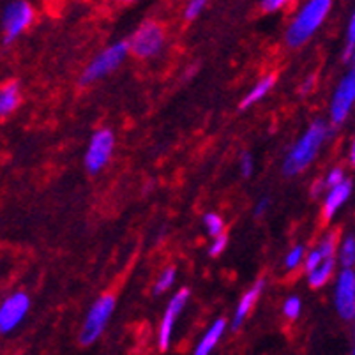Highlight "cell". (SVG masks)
<instances>
[{
    "instance_id": "obj_1",
    "label": "cell",
    "mask_w": 355,
    "mask_h": 355,
    "mask_svg": "<svg viewBox=\"0 0 355 355\" xmlns=\"http://www.w3.org/2000/svg\"><path fill=\"white\" fill-rule=\"evenodd\" d=\"M329 133H331V129H329L327 122L320 121V119L311 122L304 135L293 144V147L286 154L285 163H283V173L288 177H295L304 172L306 168H309V164L320 153Z\"/></svg>"
},
{
    "instance_id": "obj_2",
    "label": "cell",
    "mask_w": 355,
    "mask_h": 355,
    "mask_svg": "<svg viewBox=\"0 0 355 355\" xmlns=\"http://www.w3.org/2000/svg\"><path fill=\"white\" fill-rule=\"evenodd\" d=\"M332 8V0H308L299 12L293 16L286 28V43L290 48H301L311 40L322 27Z\"/></svg>"
},
{
    "instance_id": "obj_3",
    "label": "cell",
    "mask_w": 355,
    "mask_h": 355,
    "mask_svg": "<svg viewBox=\"0 0 355 355\" xmlns=\"http://www.w3.org/2000/svg\"><path fill=\"white\" fill-rule=\"evenodd\" d=\"M115 309V299L114 295H103L99 297L98 301L92 304L90 311L87 313V318L83 322L82 332H80V343L83 347H90L96 343L101 332L105 331L106 324L112 318Z\"/></svg>"
},
{
    "instance_id": "obj_4",
    "label": "cell",
    "mask_w": 355,
    "mask_h": 355,
    "mask_svg": "<svg viewBox=\"0 0 355 355\" xmlns=\"http://www.w3.org/2000/svg\"><path fill=\"white\" fill-rule=\"evenodd\" d=\"M129 43H115L112 46H108L106 50H103L101 53L96 57L92 62L87 66V69L83 71L80 83L82 85H89V83H94L98 80H101L103 76H106L108 73L117 69L124 59L129 53Z\"/></svg>"
},
{
    "instance_id": "obj_5",
    "label": "cell",
    "mask_w": 355,
    "mask_h": 355,
    "mask_svg": "<svg viewBox=\"0 0 355 355\" xmlns=\"http://www.w3.org/2000/svg\"><path fill=\"white\" fill-rule=\"evenodd\" d=\"M129 43V50L135 57L140 59H150L154 55L161 51L164 44V31L159 24L156 21H145L140 27L135 31L131 35Z\"/></svg>"
},
{
    "instance_id": "obj_6",
    "label": "cell",
    "mask_w": 355,
    "mask_h": 355,
    "mask_svg": "<svg viewBox=\"0 0 355 355\" xmlns=\"http://www.w3.org/2000/svg\"><path fill=\"white\" fill-rule=\"evenodd\" d=\"M355 106V64L347 71L343 78L336 87L331 99V122L336 125L343 124Z\"/></svg>"
},
{
    "instance_id": "obj_7",
    "label": "cell",
    "mask_w": 355,
    "mask_h": 355,
    "mask_svg": "<svg viewBox=\"0 0 355 355\" xmlns=\"http://www.w3.org/2000/svg\"><path fill=\"white\" fill-rule=\"evenodd\" d=\"M334 306L343 320L355 318V270L354 267H343L338 272L334 283Z\"/></svg>"
},
{
    "instance_id": "obj_8",
    "label": "cell",
    "mask_w": 355,
    "mask_h": 355,
    "mask_svg": "<svg viewBox=\"0 0 355 355\" xmlns=\"http://www.w3.org/2000/svg\"><path fill=\"white\" fill-rule=\"evenodd\" d=\"M115 148V137L110 129H99L92 135L85 153V166L90 173L101 172L112 159Z\"/></svg>"
},
{
    "instance_id": "obj_9",
    "label": "cell",
    "mask_w": 355,
    "mask_h": 355,
    "mask_svg": "<svg viewBox=\"0 0 355 355\" xmlns=\"http://www.w3.org/2000/svg\"><path fill=\"white\" fill-rule=\"evenodd\" d=\"M2 21H4L2 25H4L6 41L9 43L31 27V24L34 21V9L25 0H15L6 8Z\"/></svg>"
},
{
    "instance_id": "obj_10",
    "label": "cell",
    "mask_w": 355,
    "mask_h": 355,
    "mask_svg": "<svg viewBox=\"0 0 355 355\" xmlns=\"http://www.w3.org/2000/svg\"><path fill=\"white\" fill-rule=\"evenodd\" d=\"M28 308H31V299H28L27 293L15 292L6 297L2 306H0V331H2V334L15 331L27 316Z\"/></svg>"
},
{
    "instance_id": "obj_11",
    "label": "cell",
    "mask_w": 355,
    "mask_h": 355,
    "mask_svg": "<svg viewBox=\"0 0 355 355\" xmlns=\"http://www.w3.org/2000/svg\"><path fill=\"white\" fill-rule=\"evenodd\" d=\"M189 301V290H180L175 295L170 299L166 309H164L163 320H161L159 332H157V345H159L161 350H168L170 345H172V336L173 329H175V322L180 316V313L184 311L186 304Z\"/></svg>"
},
{
    "instance_id": "obj_12",
    "label": "cell",
    "mask_w": 355,
    "mask_h": 355,
    "mask_svg": "<svg viewBox=\"0 0 355 355\" xmlns=\"http://www.w3.org/2000/svg\"><path fill=\"white\" fill-rule=\"evenodd\" d=\"M352 189H354V186H352V182L348 179L343 180L341 184H336V186L327 188L324 205H322V216H324V219L331 221L343 209V205L352 196Z\"/></svg>"
},
{
    "instance_id": "obj_13",
    "label": "cell",
    "mask_w": 355,
    "mask_h": 355,
    "mask_svg": "<svg viewBox=\"0 0 355 355\" xmlns=\"http://www.w3.org/2000/svg\"><path fill=\"white\" fill-rule=\"evenodd\" d=\"M261 290H263V282H261V279H258V282L254 283V285L241 297V301L237 302V308H235L232 327L239 329L242 325V322L246 320V316L250 315V311L253 309V306L257 304Z\"/></svg>"
},
{
    "instance_id": "obj_14",
    "label": "cell",
    "mask_w": 355,
    "mask_h": 355,
    "mask_svg": "<svg viewBox=\"0 0 355 355\" xmlns=\"http://www.w3.org/2000/svg\"><path fill=\"white\" fill-rule=\"evenodd\" d=\"M225 331H227V322L223 320V318H218V320L212 322L211 327L207 329V332L203 334V338L198 341V345H196L195 354L196 355L211 354V352L216 348V345L219 343V340L223 338Z\"/></svg>"
},
{
    "instance_id": "obj_15",
    "label": "cell",
    "mask_w": 355,
    "mask_h": 355,
    "mask_svg": "<svg viewBox=\"0 0 355 355\" xmlns=\"http://www.w3.org/2000/svg\"><path fill=\"white\" fill-rule=\"evenodd\" d=\"M336 270V260L334 258H325L320 266H316L315 269L308 272V283L311 288H322L331 282V277L334 276Z\"/></svg>"
},
{
    "instance_id": "obj_16",
    "label": "cell",
    "mask_w": 355,
    "mask_h": 355,
    "mask_svg": "<svg viewBox=\"0 0 355 355\" xmlns=\"http://www.w3.org/2000/svg\"><path fill=\"white\" fill-rule=\"evenodd\" d=\"M20 105V87L18 83L9 82L0 90V114L9 115L12 114Z\"/></svg>"
},
{
    "instance_id": "obj_17",
    "label": "cell",
    "mask_w": 355,
    "mask_h": 355,
    "mask_svg": "<svg viewBox=\"0 0 355 355\" xmlns=\"http://www.w3.org/2000/svg\"><path fill=\"white\" fill-rule=\"evenodd\" d=\"M274 82H276V78H274L272 74H269V76H266V78H261L260 82H258L257 85H254L253 89H251L250 92H248L246 98L242 99L241 108H244V110L250 108V106L257 105V103L260 101V99L266 98V96L270 92V89H272V87H274Z\"/></svg>"
},
{
    "instance_id": "obj_18",
    "label": "cell",
    "mask_w": 355,
    "mask_h": 355,
    "mask_svg": "<svg viewBox=\"0 0 355 355\" xmlns=\"http://www.w3.org/2000/svg\"><path fill=\"white\" fill-rule=\"evenodd\" d=\"M338 261L341 267L355 266V235H347L338 248Z\"/></svg>"
},
{
    "instance_id": "obj_19",
    "label": "cell",
    "mask_w": 355,
    "mask_h": 355,
    "mask_svg": "<svg viewBox=\"0 0 355 355\" xmlns=\"http://www.w3.org/2000/svg\"><path fill=\"white\" fill-rule=\"evenodd\" d=\"M318 250L322 251L324 258H334L338 254V248H340V237L336 232H327L324 237L318 242Z\"/></svg>"
},
{
    "instance_id": "obj_20",
    "label": "cell",
    "mask_w": 355,
    "mask_h": 355,
    "mask_svg": "<svg viewBox=\"0 0 355 355\" xmlns=\"http://www.w3.org/2000/svg\"><path fill=\"white\" fill-rule=\"evenodd\" d=\"M203 227H205V230H207V234L211 235V237H218V235L225 234V221H223L221 216L216 214V212L205 214V218H203Z\"/></svg>"
},
{
    "instance_id": "obj_21",
    "label": "cell",
    "mask_w": 355,
    "mask_h": 355,
    "mask_svg": "<svg viewBox=\"0 0 355 355\" xmlns=\"http://www.w3.org/2000/svg\"><path fill=\"white\" fill-rule=\"evenodd\" d=\"M175 269H173V267H166V269L161 272V276L157 277L156 285H154V293H156V295H161V293H164L166 290L172 288L173 283H175Z\"/></svg>"
},
{
    "instance_id": "obj_22",
    "label": "cell",
    "mask_w": 355,
    "mask_h": 355,
    "mask_svg": "<svg viewBox=\"0 0 355 355\" xmlns=\"http://www.w3.org/2000/svg\"><path fill=\"white\" fill-rule=\"evenodd\" d=\"M304 260H306V251L302 246H293L292 250L286 253L285 257V267L288 270H295L297 267L304 266Z\"/></svg>"
},
{
    "instance_id": "obj_23",
    "label": "cell",
    "mask_w": 355,
    "mask_h": 355,
    "mask_svg": "<svg viewBox=\"0 0 355 355\" xmlns=\"http://www.w3.org/2000/svg\"><path fill=\"white\" fill-rule=\"evenodd\" d=\"M302 311V302L299 297H288L285 301V304H283V315L288 318V320H297L299 318V315H301Z\"/></svg>"
},
{
    "instance_id": "obj_24",
    "label": "cell",
    "mask_w": 355,
    "mask_h": 355,
    "mask_svg": "<svg viewBox=\"0 0 355 355\" xmlns=\"http://www.w3.org/2000/svg\"><path fill=\"white\" fill-rule=\"evenodd\" d=\"M207 2L209 0H189L186 9H184V16H186L188 20H195V18H198V16L202 15V11L205 9Z\"/></svg>"
},
{
    "instance_id": "obj_25",
    "label": "cell",
    "mask_w": 355,
    "mask_h": 355,
    "mask_svg": "<svg viewBox=\"0 0 355 355\" xmlns=\"http://www.w3.org/2000/svg\"><path fill=\"white\" fill-rule=\"evenodd\" d=\"M324 180L327 184V188H331V186H336V184H341L343 180H347V173H345V170L341 166H334L329 170Z\"/></svg>"
},
{
    "instance_id": "obj_26",
    "label": "cell",
    "mask_w": 355,
    "mask_h": 355,
    "mask_svg": "<svg viewBox=\"0 0 355 355\" xmlns=\"http://www.w3.org/2000/svg\"><path fill=\"white\" fill-rule=\"evenodd\" d=\"M324 254H322V251L318 250V248H315V250L309 251L308 254H306V260H304V269L306 272H309V270L315 269L316 266H320L322 261H324Z\"/></svg>"
},
{
    "instance_id": "obj_27",
    "label": "cell",
    "mask_w": 355,
    "mask_h": 355,
    "mask_svg": "<svg viewBox=\"0 0 355 355\" xmlns=\"http://www.w3.org/2000/svg\"><path fill=\"white\" fill-rule=\"evenodd\" d=\"M227 244H228V239L225 234L218 235V237H212L211 248H209V254H211V257H219V254L225 251Z\"/></svg>"
},
{
    "instance_id": "obj_28",
    "label": "cell",
    "mask_w": 355,
    "mask_h": 355,
    "mask_svg": "<svg viewBox=\"0 0 355 355\" xmlns=\"http://www.w3.org/2000/svg\"><path fill=\"white\" fill-rule=\"evenodd\" d=\"M239 168H241L242 177H251L254 172V161L251 154H242L241 161H239Z\"/></svg>"
},
{
    "instance_id": "obj_29",
    "label": "cell",
    "mask_w": 355,
    "mask_h": 355,
    "mask_svg": "<svg viewBox=\"0 0 355 355\" xmlns=\"http://www.w3.org/2000/svg\"><path fill=\"white\" fill-rule=\"evenodd\" d=\"M290 2H293V0H261V8H263V11L267 12H274L286 8Z\"/></svg>"
},
{
    "instance_id": "obj_30",
    "label": "cell",
    "mask_w": 355,
    "mask_h": 355,
    "mask_svg": "<svg viewBox=\"0 0 355 355\" xmlns=\"http://www.w3.org/2000/svg\"><path fill=\"white\" fill-rule=\"evenodd\" d=\"M355 43V9L350 16V21H348L347 28V50Z\"/></svg>"
},
{
    "instance_id": "obj_31",
    "label": "cell",
    "mask_w": 355,
    "mask_h": 355,
    "mask_svg": "<svg viewBox=\"0 0 355 355\" xmlns=\"http://www.w3.org/2000/svg\"><path fill=\"white\" fill-rule=\"evenodd\" d=\"M267 211H269V198H261L260 202L257 203V207H254V216H257V218H261Z\"/></svg>"
},
{
    "instance_id": "obj_32",
    "label": "cell",
    "mask_w": 355,
    "mask_h": 355,
    "mask_svg": "<svg viewBox=\"0 0 355 355\" xmlns=\"http://www.w3.org/2000/svg\"><path fill=\"white\" fill-rule=\"evenodd\" d=\"M348 163H350V166L354 168V172H355V133L352 135L350 138V144H348Z\"/></svg>"
},
{
    "instance_id": "obj_33",
    "label": "cell",
    "mask_w": 355,
    "mask_h": 355,
    "mask_svg": "<svg viewBox=\"0 0 355 355\" xmlns=\"http://www.w3.org/2000/svg\"><path fill=\"white\" fill-rule=\"evenodd\" d=\"M313 89H315V76H309V78H306V82L301 85V94H311Z\"/></svg>"
},
{
    "instance_id": "obj_34",
    "label": "cell",
    "mask_w": 355,
    "mask_h": 355,
    "mask_svg": "<svg viewBox=\"0 0 355 355\" xmlns=\"http://www.w3.org/2000/svg\"><path fill=\"white\" fill-rule=\"evenodd\" d=\"M324 189H327V184H325V180H316L315 184H313V188H311V193L313 196H320V193L324 191Z\"/></svg>"
},
{
    "instance_id": "obj_35",
    "label": "cell",
    "mask_w": 355,
    "mask_h": 355,
    "mask_svg": "<svg viewBox=\"0 0 355 355\" xmlns=\"http://www.w3.org/2000/svg\"><path fill=\"white\" fill-rule=\"evenodd\" d=\"M345 57H347V59H350L352 64H355V43L352 44L347 51H345Z\"/></svg>"
},
{
    "instance_id": "obj_36",
    "label": "cell",
    "mask_w": 355,
    "mask_h": 355,
    "mask_svg": "<svg viewBox=\"0 0 355 355\" xmlns=\"http://www.w3.org/2000/svg\"><path fill=\"white\" fill-rule=\"evenodd\" d=\"M124 2H135V0H124Z\"/></svg>"
},
{
    "instance_id": "obj_37",
    "label": "cell",
    "mask_w": 355,
    "mask_h": 355,
    "mask_svg": "<svg viewBox=\"0 0 355 355\" xmlns=\"http://www.w3.org/2000/svg\"><path fill=\"white\" fill-rule=\"evenodd\" d=\"M354 320H355V318H354ZM354 354H355V347H354Z\"/></svg>"
}]
</instances>
